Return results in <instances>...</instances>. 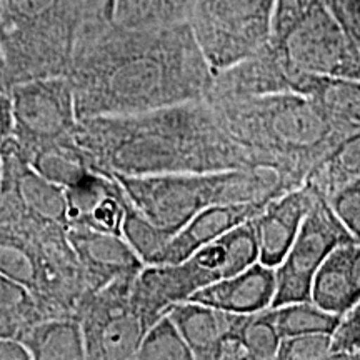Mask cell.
<instances>
[{
	"label": "cell",
	"mask_w": 360,
	"mask_h": 360,
	"mask_svg": "<svg viewBox=\"0 0 360 360\" xmlns=\"http://www.w3.org/2000/svg\"><path fill=\"white\" fill-rule=\"evenodd\" d=\"M65 77L85 119L204 98L214 72L188 22L127 29L98 15L84 25Z\"/></svg>",
	"instance_id": "6da1fadb"
},
{
	"label": "cell",
	"mask_w": 360,
	"mask_h": 360,
	"mask_svg": "<svg viewBox=\"0 0 360 360\" xmlns=\"http://www.w3.org/2000/svg\"><path fill=\"white\" fill-rule=\"evenodd\" d=\"M74 139L96 172L200 174L259 167L205 98L122 115L79 119Z\"/></svg>",
	"instance_id": "7a4b0ae2"
},
{
	"label": "cell",
	"mask_w": 360,
	"mask_h": 360,
	"mask_svg": "<svg viewBox=\"0 0 360 360\" xmlns=\"http://www.w3.org/2000/svg\"><path fill=\"white\" fill-rule=\"evenodd\" d=\"M204 98L259 167L277 170L295 186H302L310 170L350 135L312 97L294 90Z\"/></svg>",
	"instance_id": "3957f363"
},
{
	"label": "cell",
	"mask_w": 360,
	"mask_h": 360,
	"mask_svg": "<svg viewBox=\"0 0 360 360\" xmlns=\"http://www.w3.org/2000/svg\"><path fill=\"white\" fill-rule=\"evenodd\" d=\"M0 272L24 285L45 317L74 315L89 294L67 227L0 193Z\"/></svg>",
	"instance_id": "277c9868"
},
{
	"label": "cell",
	"mask_w": 360,
	"mask_h": 360,
	"mask_svg": "<svg viewBox=\"0 0 360 360\" xmlns=\"http://www.w3.org/2000/svg\"><path fill=\"white\" fill-rule=\"evenodd\" d=\"M112 175L119 180L137 212L172 236L207 207L270 200L299 187L269 167L200 174Z\"/></svg>",
	"instance_id": "5b68a950"
},
{
	"label": "cell",
	"mask_w": 360,
	"mask_h": 360,
	"mask_svg": "<svg viewBox=\"0 0 360 360\" xmlns=\"http://www.w3.org/2000/svg\"><path fill=\"white\" fill-rule=\"evenodd\" d=\"M105 0H0V49L6 89L65 75L84 25Z\"/></svg>",
	"instance_id": "8992f818"
},
{
	"label": "cell",
	"mask_w": 360,
	"mask_h": 360,
	"mask_svg": "<svg viewBox=\"0 0 360 360\" xmlns=\"http://www.w3.org/2000/svg\"><path fill=\"white\" fill-rule=\"evenodd\" d=\"M259 260L252 219L202 245L186 260L167 265H143L134 278L130 297L148 327L170 305L187 300L193 292L222 281Z\"/></svg>",
	"instance_id": "52a82bcc"
},
{
	"label": "cell",
	"mask_w": 360,
	"mask_h": 360,
	"mask_svg": "<svg viewBox=\"0 0 360 360\" xmlns=\"http://www.w3.org/2000/svg\"><path fill=\"white\" fill-rule=\"evenodd\" d=\"M267 44L289 69L360 80V52L323 0H276Z\"/></svg>",
	"instance_id": "ba28073f"
},
{
	"label": "cell",
	"mask_w": 360,
	"mask_h": 360,
	"mask_svg": "<svg viewBox=\"0 0 360 360\" xmlns=\"http://www.w3.org/2000/svg\"><path fill=\"white\" fill-rule=\"evenodd\" d=\"M276 0H192L188 25L215 72L267 44Z\"/></svg>",
	"instance_id": "9c48e42d"
},
{
	"label": "cell",
	"mask_w": 360,
	"mask_h": 360,
	"mask_svg": "<svg viewBox=\"0 0 360 360\" xmlns=\"http://www.w3.org/2000/svg\"><path fill=\"white\" fill-rule=\"evenodd\" d=\"M134 278H117L79 304L75 317L82 327L85 359H135L148 326L130 299Z\"/></svg>",
	"instance_id": "30bf717a"
},
{
	"label": "cell",
	"mask_w": 360,
	"mask_h": 360,
	"mask_svg": "<svg viewBox=\"0 0 360 360\" xmlns=\"http://www.w3.org/2000/svg\"><path fill=\"white\" fill-rule=\"evenodd\" d=\"M354 240L330 204L314 191V200L299 232L276 267V295L270 307L310 299L315 272L335 247Z\"/></svg>",
	"instance_id": "8fae6325"
},
{
	"label": "cell",
	"mask_w": 360,
	"mask_h": 360,
	"mask_svg": "<svg viewBox=\"0 0 360 360\" xmlns=\"http://www.w3.org/2000/svg\"><path fill=\"white\" fill-rule=\"evenodd\" d=\"M7 92L12 98V139L27 162L37 148L74 134L79 119L65 75L27 80L8 87Z\"/></svg>",
	"instance_id": "7c38bea8"
},
{
	"label": "cell",
	"mask_w": 360,
	"mask_h": 360,
	"mask_svg": "<svg viewBox=\"0 0 360 360\" xmlns=\"http://www.w3.org/2000/svg\"><path fill=\"white\" fill-rule=\"evenodd\" d=\"M0 193L35 217L67 227L65 188L35 172L12 137L0 152Z\"/></svg>",
	"instance_id": "4fadbf2b"
},
{
	"label": "cell",
	"mask_w": 360,
	"mask_h": 360,
	"mask_svg": "<svg viewBox=\"0 0 360 360\" xmlns=\"http://www.w3.org/2000/svg\"><path fill=\"white\" fill-rule=\"evenodd\" d=\"M67 237L82 267L89 294L117 278L135 277L146 265L122 236L69 227Z\"/></svg>",
	"instance_id": "5bb4252c"
},
{
	"label": "cell",
	"mask_w": 360,
	"mask_h": 360,
	"mask_svg": "<svg viewBox=\"0 0 360 360\" xmlns=\"http://www.w3.org/2000/svg\"><path fill=\"white\" fill-rule=\"evenodd\" d=\"M65 199L67 229L80 227L122 236L127 197L112 174L92 170L75 186L65 188Z\"/></svg>",
	"instance_id": "9a60e30c"
},
{
	"label": "cell",
	"mask_w": 360,
	"mask_h": 360,
	"mask_svg": "<svg viewBox=\"0 0 360 360\" xmlns=\"http://www.w3.org/2000/svg\"><path fill=\"white\" fill-rule=\"evenodd\" d=\"M312 200L314 191L302 184L272 199L255 217H252L259 247V262L269 267H277L282 262Z\"/></svg>",
	"instance_id": "2e32d148"
},
{
	"label": "cell",
	"mask_w": 360,
	"mask_h": 360,
	"mask_svg": "<svg viewBox=\"0 0 360 360\" xmlns=\"http://www.w3.org/2000/svg\"><path fill=\"white\" fill-rule=\"evenodd\" d=\"M272 200V199H270ZM270 200L245 202V204L212 205L200 210L188 222L180 227L169 244L160 252L159 259L154 265L179 264L186 260L202 245L209 244L215 238L232 231L237 225L255 217Z\"/></svg>",
	"instance_id": "e0dca14e"
},
{
	"label": "cell",
	"mask_w": 360,
	"mask_h": 360,
	"mask_svg": "<svg viewBox=\"0 0 360 360\" xmlns=\"http://www.w3.org/2000/svg\"><path fill=\"white\" fill-rule=\"evenodd\" d=\"M276 295V267L254 262L242 272L202 287L187 300L233 314H254L269 309Z\"/></svg>",
	"instance_id": "ac0fdd59"
},
{
	"label": "cell",
	"mask_w": 360,
	"mask_h": 360,
	"mask_svg": "<svg viewBox=\"0 0 360 360\" xmlns=\"http://www.w3.org/2000/svg\"><path fill=\"white\" fill-rule=\"evenodd\" d=\"M167 315L197 360H217L220 344L227 335L237 334L242 317V314L225 312L195 300L170 305Z\"/></svg>",
	"instance_id": "d6986e66"
},
{
	"label": "cell",
	"mask_w": 360,
	"mask_h": 360,
	"mask_svg": "<svg viewBox=\"0 0 360 360\" xmlns=\"http://www.w3.org/2000/svg\"><path fill=\"white\" fill-rule=\"evenodd\" d=\"M297 92L314 98L340 130H360V80L328 75L300 74Z\"/></svg>",
	"instance_id": "ffe728a7"
},
{
	"label": "cell",
	"mask_w": 360,
	"mask_h": 360,
	"mask_svg": "<svg viewBox=\"0 0 360 360\" xmlns=\"http://www.w3.org/2000/svg\"><path fill=\"white\" fill-rule=\"evenodd\" d=\"M32 360L85 359L82 327L74 315L44 317L19 337Z\"/></svg>",
	"instance_id": "44dd1931"
},
{
	"label": "cell",
	"mask_w": 360,
	"mask_h": 360,
	"mask_svg": "<svg viewBox=\"0 0 360 360\" xmlns=\"http://www.w3.org/2000/svg\"><path fill=\"white\" fill-rule=\"evenodd\" d=\"M192 0H105L102 17L127 29L174 25L188 22Z\"/></svg>",
	"instance_id": "7402d4cb"
},
{
	"label": "cell",
	"mask_w": 360,
	"mask_h": 360,
	"mask_svg": "<svg viewBox=\"0 0 360 360\" xmlns=\"http://www.w3.org/2000/svg\"><path fill=\"white\" fill-rule=\"evenodd\" d=\"M347 244V242H345ZM345 244L335 247L315 272L310 300L327 312L342 315L359 299L347 267Z\"/></svg>",
	"instance_id": "603a6c76"
},
{
	"label": "cell",
	"mask_w": 360,
	"mask_h": 360,
	"mask_svg": "<svg viewBox=\"0 0 360 360\" xmlns=\"http://www.w3.org/2000/svg\"><path fill=\"white\" fill-rule=\"evenodd\" d=\"M29 165L44 179L64 188L75 186L94 170L85 152L75 142L74 134L37 148L29 157Z\"/></svg>",
	"instance_id": "cb8c5ba5"
},
{
	"label": "cell",
	"mask_w": 360,
	"mask_h": 360,
	"mask_svg": "<svg viewBox=\"0 0 360 360\" xmlns=\"http://www.w3.org/2000/svg\"><path fill=\"white\" fill-rule=\"evenodd\" d=\"M355 179H360V130L337 143L334 150L310 170L304 184L327 199Z\"/></svg>",
	"instance_id": "d4e9b609"
},
{
	"label": "cell",
	"mask_w": 360,
	"mask_h": 360,
	"mask_svg": "<svg viewBox=\"0 0 360 360\" xmlns=\"http://www.w3.org/2000/svg\"><path fill=\"white\" fill-rule=\"evenodd\" d=\"M44 317L34 295L0 272V337L19 340L27 328Z\"/></svg>",
	"instance_id": "484cf974"
},
{
	"label": "cell",
	"mask_w": 360,
	"mask_h": 360,
	"mask_svg": "<svg viewBox=\"0 0 360 360\" xmlns=\"http://www.w3.org/2000/svg\"><path fill=\"white\" fill-rule=\"evenodd\" d=\"M269 310L281 339L312 332L332 334L340 321V315L327 312L310 299L269 307Z\"/></svg>",
	"instance_id": "4316f807"
},
{
	"label": "cell",
	"mask_w": 360,
	"mask_h": 360,
	"mask_svg": "<svg viewBox=\"0 0 360 360\" xmlns=\"http://www.w3.org/2000/svg\"><path fill=\"white\" fill-rule=\"evenodd\" d=\"M122 237L142 259L146 265H154L159 259L160 252L169 244L174 236L167 231H162L152 222L137 212V209L127 199L125 217L122 222Z\"/></svg>",
	"instance_id": "83f0119b"
},
{
	"label": "cell",
	"mask_w": 360,
	"mask_h": 360,
	"mask_svg": "<svg viewBox=\"0 0 360 360\" xmlns=\"http://www.w3.org/2000/svg\"><path fill=\"white\" fill-rule=\"evenodd\" d=\"M237 335L247 349L249 360L276 359L281 335L269 309L254 314H242Z\"/></svg>",
	"instance_id": "f1b7e54d"
},
{
	"label": "cell",
	"mask_w": 360,
	"mask_h": 360,
	"mask_svg": "<svg viewBox=\"0 0 360 360\" xmlns=\"http://www.w3.org/2000/svg\"><path fill=\"white\" fill-rule=\"evenodd\" d=\"M135 359H170V360H192V352L180 335L179 328L170 321L167 314L162 315L154 326L148 327L142 337Z\"/></svg>",
	"instance_id": "f546056e"
},
{
	"label": "cell",
	"mask_w": 360,
	"mask_h": 360,
	"mask_svg": "<svg viewBox=\"0 0 360 360\" xmlns=\"http://www.w3.org/2000/svg\"><path fill=\"white\" fill-rule=\"evenodd\" d=\"M276 359L278 360H319L332 359V334L312 332L281 339Z\"/></svg>",
	"instance_id": "4dcf8cb0"
},
{
	"label": "cell",
	"mask_w": 360,
	"mask_h": 360,
	"mask_svg": "<svg viewBox=\"0 0 360 360\" xmlns=\"http://www.w3.org/2000/svg\"><path fill=\"white\" fill-rule=\"evenodd\" d=\"M332 359H360V297L332 332Z\"/></svg>",
	"instance_id": "1f68e13d"
},
{
	"label": "cell",
	"mask_w": 360,
	"mask_h": 360,
	"mask_svg": "<svg viewBox=\"0 0 360 360\" xmlns=\"http://www.w3.org/2000/svg\"><path fill=\"white\" fill-rule=\"evenodd\" d=\"M327 202L350 236L360 238V179L345 184L330 197H327Z\"/></svg>",
	"instance_id": "d6a6232c"
},
{
	"label": "cell",
	"mask_w": 360,
	"mask_h": 360,
	"mask_svg": "<svg viewBox=\"0 0 360 360\" xmlns=\"http://www.w3.org/2000/svg\"><path fill=\"white\" fill-rule=\"evenodd\" d=\"M360 52V0H323Z\"/></svg>",
	"instance_id": "836d02e7"
},
{
	"label": "cell",
	"mask_w": 360,
	"mask_h": 360,
	"mask_svg": "<svg viewBox=\"0 0 360 360\" xmlns=\"http://www.w3.org/2000/svg\"><path fill=\"white\" fill-rule=\"evenodd\" d=\"M13 134L12 98L7 90L0 89V152Z\"/></svg>",
	"instance_id": "e575fe53"
},
{
	"label": "cell",
	"mask_w": 360,
	"mask_h": 360,
	"mask_svg": "<svg viewBox=\"0 0 360 360\" xmlns=\"http://www.w3.org/2000/svg\"><path fill=\"white\" fill-rule=\"evenodd\" d=\"M0 360H32L24 345L13 339L0 337Z\"/></svg>",
	"instance_id": "d590c367"
},
{
	"label": "cell",
	"mask_w": 360,
	"mask_h": 360,
	"mask_svg": "<svg viewBox=\"0 0 360 360\" xmlns=\"http://www.w3.org/2000/svg\"><path fill=\"white\" fill-rule=\"evenodd\" d=\"M0 89H6V62H4L2 49H0Z\"/></svg>",
	"instance_id": "8d00e7d4"
}]
</instances>
